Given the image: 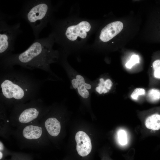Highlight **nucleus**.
<instances>
[{
  "mask_svg": "<svg viewBox=\"0 0 160 160\" xmlns=\"http://www.w3.org/2000/svg\"><path fill=\"white\" fill-rule=\"evenodd\" d=\"M76 143V149L78 154L81 156L84 157L91 152L92 145L90 139L84 132L79 131L75 135Z\"/></svg>",
  "mask_w": 160,
  "mask_h": 160,
  "instance_id": "8",
  "label": "nucleus"
},
{
  "mask_svg": "<svg viewBox=\"0 0 160 160\" xmlns=\"http://www.w3.org/2000/svg\"><path fill=\"white\" fill-rule=\"evenodd\" d=\"M153 66L154 71L160 69V60H157L154 61L153 63Z\"/></svg>",
  "mask_w": 160,
  "mask_h": 160,
  "instance_id": "20",
  "label": "nucleus"
},
{
  "mask_svg": "<svg viewBox=\"0 0 160 160\" xmlns=\"http://www.w3.org/2000/svg\"><path fill=\"white\" fill-rule=\"evenodd\" d=\"M44 126L47 132L52 137H56L60 132V122L54 117H49L47 118L44 121Z\"/></svg>",
  "mask_w": 160,
  "mask_h": 160,
  "instance_id": "12",
  "label": "nucleus"
},
{
  "mask_svg": "<svg viewBox=\"0 0 160 160\" xmlns=\"http://www.w3.org/2000/svg\"><path fill=\"white\" fill-rule=\"evenodd\" d=\"M145 92L144 89L142 88H137L132 92L131 96L133 99L137 100L139 95H144Z\"/></svg>",
  "mask_w": 160,
  "mask_h": 160,
  "instance_id": "19",
  "label": "nucleus"
},
{
  "mask_svg": "<svg viewBox=\"0 0 160 160\" xmlns=\"http://www.w3.org/2000/svg\"><path fill=\"white\" fill-rule=\"evenodd\" d=\"M49 23L51 27L50 33L63 52H78L87 48V42L93 28L90 20L71 14L64 19L54 17Z\"/></svg>",
  "mask_w": 160,
  "mask_h": 160,
  "instance_id": "2",
  "label": "nucleus"
},
{
  "mask_svg": "<svg viewBox=\"0 0 160 160\" xmlns=\"http://www.w3.org/2000/svg\"><path fill=\"white\" fill-rule=\"evenodd\" d=\"M118 135L119 144L122 145H126L127 143V139L125 131L123 130H119L118 132Z\"/></svg>",
  "mask_w": 160,
  "mask_h": 160,
  "instance_id": "17",
  "label": "nucleus"
},
{
  "mask_svg": "<svg viewBox=\"0 0 160 160\" xmlns=\"http://www.w3.org/2000/svg\"><path fill=\"white\" fill-rule=\"evenodd\" d=\"M10 158L6 160H33L32 156L29 154L12 151Z\"/></svg>",
  "mask_w": 160,
  "mask_h": 160,
  "instance_id": "14",
  "label": "nucleus"
},
{
  "mask_svg": "<svg viewBox=\"0 0 160 160\" xmlns=\"http://www.w3.org/2000/svg\"><path fill=\"white\" fill-rule=\"evenodd\" d=\"M12 130L7 115L6 108L0 102V137L8 139L12 135Z\"/></svg>",
  "mask_w": 160,
  "mask_h": 160,
  "instance_id": "10",
  "label": "nucleus"
},
{
  "mask_svg": "<svg viewBox=\"0 0 160 160\" xmlns=\"http://www.w3.org/2000/svg\"><path fill=\"white\" fill-rule=\"evenodd\" d=\"M139 62V58L138 56L136 55H132L130 60L126 64V66L129 68H131L132 66L135 64Z\"/></svg>",
  "mask_w": 160,
  "mask_h": 160,
  "instance_id": "18",
  "label": "nucleus"
},
{
  "mask_svg": "<svg viewBox=\"0 0 160 160\" xmlns=\"http://www.w3.org/2000/svg\"><path fill=\"white\" fill-rule=\"evenodd\" d=\"M55 43L54 38L50 33L47 37L35 39L21 53L8 54L2 58L1 63L4 67L18 65L25 68L40 69L52 74L50 65L58 62L60 56L59 50L53 49Z\"/></svg>",
  "mask_w": 160,
  "mask_h": 160,
  "instance_id": "3",
  "label": "nucleus"
},
{
  "mask_svg": "<svg viewBox=\"0 0 160 160\" xmlns=\"http://www.w3.org/2000/svg\"><path fill=\"white\" fill-rule=\"evenodd\" d=\"M12 109L9 120L11 126L15 128L40 121L46 111L42 101L38 98L16 105Z\"/></svg>",
  "mask_w": 160,
  "mask_h": 160,
  "instance_id": "5",
  "label": "nucleus"
},
{
  "mask_svg": "<svg viewBox=\"0 0 160 160\" xmlns=\"http://www.w3.org/2000/svg\"><path fill=\"white\" fill-rule=\"evenodd\" d=\"M154 75L155 77L158 78H160V69L154 71Z\"/></svg>",
  "mask_w": 160,
  "mask_h": 160,
  "instance_id": "21",
  "label": "nucleus"
},
{
  "mask_svg": "<svg viewBox=\"0 0 160 160\" xmlns=\"http://www.w3.org/2000/svg\"><path fill=\"white\" fill-rule=\"evenodd\" d=\"M43 128L39 121L34 122L16 127L12 135L20 147L37 149L42 143Z\"/></svg>",
  "mask_w": 160,
  "mask_h": 160,
  "instance_id": "6",
  "label": "nucleus"
},
{
  "mask_svg": "<svg viewBox=\"0 0 160 160\" xmlns=\"http://www.w3.org/2000/svg\"><path fill=\"white\" fill-rule=\"evenodd\" d=\"M123 25L121 22L115 21L109 23L101 30L99 39L101 42L105 43L109 41L122 30Z\"/></svg>",
  "mask_w": 160,
  "mask_h": 160,
  "instance_id": "9",
  "label": "nucleus"
},
{
  "mask_svg": "<svg viewBox=\"0 0 160 160\" xmlns=\"http://www.w3.org/2000/svg\"><path fill=\"white\" fill-rule=\"evenodd\" d=\"M148 97L152 101L158 100L160 99V91L157 89H152L150 90L148 93Z\"/></svg>",
  "mask_w": 160,
  "mask_h": 160,
  "instance_id": "16",
  "label": "nucleus"
},
{
  "mask_svg": "<svg viewBox=\"0 0 160 160\" xmlns=\"http://www.w3.org/2000/svg\"><path fill=\"white\" fill-rule=\"evenodd\" d=\"M20 26V22L10 25L0 21V58L15 51L16 40L22 33Z\"/></svg>",
  "mask_w": 160,
  "mask_h": 160,
  "instance_id": "7",
  "label": "nucleus"
},
{
  "mask_svg": "<svg viewBox=\"0 0 160 160\" xmlns=\"http://www.w3.org/2000/svg\"><path fill=\"white\" fill-rule=\"evenodd\" d=\"M146 127L154 130H159L160 128V115L155 114L148 117L145 121Z\"/></svg>",
  "mask_w": 160,
  "mask_h": 160,
  "instance_id": "13",
  "label": "nucleus"
},
{
  "mask_svg": "<svg viewBox=\"0 0 160 160\" xmlns=\"http://www.w3.org/2000/svg\"><path fill=\"white\" fill-rule=\"evenodd\" d=\"M57 10L51 0H26L15 17L24 20L29 24L36 39L39 38L40 33L54 17Z\"/></svg>",
  "mask_w": 160,
  "mask_h": 160,
  "instance_id": "4",
  "label": "nucleus"
},
{
  "mask_svg": "<svg viewBox=\"0 0 160 160\" xmlns=\"http://www.w3.org/2000/svg\"><path fill=\"white\" fill-rule=\"evenodd\" d=\"M105 80L103 78L100 79L98 86L95 88L96 91L100 94L106 93L109 91L105 87Z\"/></svg>",
  "mask_w": 160,
  "mask_h": 160,
  "instance_id": "15",
  "label": "nucleus"
},
{
  "mask_svg": "<svg viewBox=\"0 0 160 160\" xmlns=\"http://www.w3.org/2000/svg\"><path fill=\"white\" fill-rule=\"evenodd\" d=\"M0 77V102L6 108L37 98L43 81L33 75L13 67Z\"/></svg>",
  "mask_w": 160,
  "mask_h": 160,
  "instance_id": "1",
  "label": "nucleus"
},
{
  "mask_svg": "<svg viewBox=\"0 0 160 160\" xmlns=\"http://www.w3.org/2000/svg\"><path fill=\"white\" fill-rule=\"evenodd\" d=\"M73 88L76 89L79 95L84 99L88 98L90 94L89 90L92 88L91 85L86 82L84 77L81 75L77 74L71 80Z\"/></svg>",
  "mask_w": 160,
  "mask_h": 160,
  "instance_id": "11",
  "label": "nucleus"
}]
</instances>
